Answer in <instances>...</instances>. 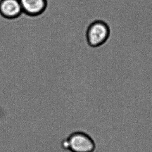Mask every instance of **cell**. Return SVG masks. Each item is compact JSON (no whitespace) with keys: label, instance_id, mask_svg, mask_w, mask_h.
I'll list each match as a JSON object with an SVG mask.
<instances>
[{"label":"cell","instance_id":"obj_3","mask_svg":"<svg viewBox=\"0 0 152 152\" xmlns=\"http://www.w3.org/2000/svg\"><path fill=\"white\" fill-rule=\"evenodd\" d=\"M23 13L20 0H1L0 1V13L4 17L15 18Z\"/></svg>","mask_w":152,"mask_h":152},{"label":"cell","instance_id":"obj_1","mask_svg":"<svg viewBox=\"0 0 152 152\" xmlns=\"http://www.w3.org/2000/svg\"><path fill=\"white\" fill-rule=\"evenodd\" d=\"M61 145L63 148L71 152H93L96 148L94 140L84 131L71 133L63 140Z\"/></svg>","mask_w":152,"mask_h":152},{"label":"cell","instance_id":"obj_4","mask_svg":"<svg viewBox=\"0 0 152 152\" xmlns=\"http://www.w3.org/2000/svg\"><path fill=\"white\" fill-rule=\"evenodd\" d=\"M23 12L30 16H37L44 12L47 0H20Z\"/></svg>","mask_w":152,"mask_h":152},{"label":"cell","instance_id":"obj_2","mask_svg":"<svg viewBox=\"0 0 152 152\" xmlns=\"http://www.w3.org/2000/svg\"><path fill=\"white\" fill-rule=\"evenodd\" d=\"M110 34L107 25L101 21L93 22L88 28L87 38L90 46L93 48L99 47L107 40Z\"/></svg>","mask_w":152,"mask_h":152}]
</instances>
